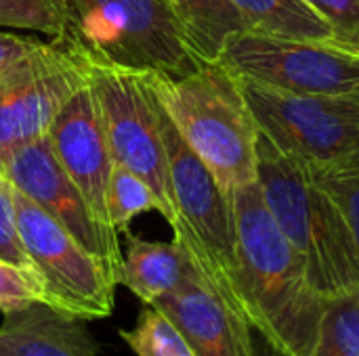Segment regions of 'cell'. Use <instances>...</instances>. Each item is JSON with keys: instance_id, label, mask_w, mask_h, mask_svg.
<instances>
[{"instance_id": "obj_23", "label": "cell", "mask_w": 359, "mask_h": 356, "mask_svg": "<svg viewBox=\"0 0 359 356\" xmlns=\"http://www.w3.org/2000/svg\"><path fill=\"white\" fill-rule=\"evenodd\" d=\"M0 260H6L27 273L38 275L21 239L17 208H15V187L2 172H0Z\"/></svg>"}, {"instance_id": "obj_18", "label": "cell", "mask_w": 359, "mask_h": 356, "mask_svg": "<svg viewBox=\"0 0 359 356\" xmlns=\"http://www.w3.org/2000/svg\"><path fill=\"white\" fill-rule=\"evenodd\" d=\"M309 356H359V287L328 298Z\"/></svg>"}, {"instance_id": "obj_7", "label": "cell", "mask_w": 359, "mask_h": 356, "mask_svg": "<svg viewBox=\"0 0 359 356\" xmlns=\"http://www.w3.org/2000/svg\"><path fill=\"white\" fill-rule=\"evenodd\" d=\"M231 73L294 92L359 97V50L339 40H299L244 29L219 59Z\"/></svg>"}, {"instance_id": "obj_6", "label": "cell", "mask_w": 359, "mask_h": 356, "mask_svg": "<svg viewBox=\"0 0 359 356\" xmlns=\"http://www.w3.org/2000/svg\"><path fill=\"white\" fill-rule=\"evenodd\" d=\"M76 50L97 97L114 162L145 180L158 197L160 214L172 225L175 204L168 178V157L145 71L118 65L101 55L82 50L80 46H76Z\"/></svg>"}, {"instance_id": "obj_13", "label": "cell", "mask_w": 359, "mask_h": 356, "mask_svg": "<svg viewBox=\"0 0 359 356\" xmlns=\"http://www.w3.org/2000/svg\"><path fill=\"white\" fill-rule=\"evenodd\" d=\"M151 306L175 323L196 356H255L252 327L227 306L200 273Z\"/></svg>"}, {"instance_id": "obj_25", "label": "cell", "mask_w": 359, "mask_h": 356, "mask_svg": "<svg viewBox=\"0 0 359 356\" xmlns=\"http://www.w3.org/2000/svg\"><path fill=\"white\" fill-rule=\"evenodd\" d=\"M332 29L339 42L351 44L359 36V0H305Z\"/></svg>"}, {"instance_id": "obj_28", "label": "cell", "mask_w": 359, "mask_h": 356, "mask_svg": "<svg viewBox=\"0 0 359 356\" xmlns=\"http://www.w3.org/2000/svg\"><path fill=\"white\" fill-rule=\"evenodd\" d=\"M351 46H355V48H358V50H359V36H358V38H355V40H353V42H351Z\"/></svg>"}, {"instance_id": "obj_11", "label": "cell", "mask_w": 359, "mask_h": 356, "mask_svg": "<svg viewBox=\"0 0 359 356\" xmlns=\"http://www.w3.org/2000/svg\"><path fill=\"white\" fill-rule=\"evenodd\" d=\"M0 172L17 191L53 216L86 252L105 262L120 285L124 264L120 233L97 218L80 189L57 162L46 136L2 157Z\"/></svg>"}, {"instance_id": "obj_4", "label": "cell", "mask_w": 359, "mask_h": 356, "mask_svg": "<svg viewBox=\"0 0 359 356\" xmlns=\"http://www.w3.org/2000/svg\"><path fill=\"white\" fill-rule=\"evenodd\" d=\"M154 105L168 157V178L175 204V222L170 227L175 241L185 248L202 279L246 321L236 279L238 262L231 195L221 189L208 166L183 141L156 97Z\"/></svg>"}, {"instance_id": "obj_14", "label": "cell", "mask_w": 359, "mask_h": 356, "mask_svg": "<svg viewBox=\"0 0 359 356\" xmlns=\"http://www.w3.org/2000/svg\"><path fill=\"white\" fill-rule=\"evenodd\" d=\"M0 356H101V353L84 319L34 302L4 315Z\"/></svg>"}, {"instance_id": "obj_27", "label": "cell", "mask_w": 359, "mask_h": 356, "mask_svg": "<svg viewBox=\"0 0 359 356\" xmlns=\"http://www.w3.org/2000/svg\"><path fill=\"white\" fill-rule=\"evenodd\" d=\"M252 344H255V356H290L255 329H252Z\"/></svg>"}, {"instance_id": "obj_12", "label": "cell", "mask_w": 359, "mask_h": 356, "mask_svg": "<svg viewBox=\"0 0 359 356\" xmlns=\"http://www.w3.org/2000/svg\"><path fill=\"white\" fill-rule=\"evenodd\" d=\"M46 138L57 162L80 189L90 210L101 222L111 227L107 216V187L116 162L88 78L61 107Z\"/></svg>"}, {"instance_id": "obj_3", "label": "cell", "mask_w": 359, "mask_h": 356, "mask_svg": "<svg viewBox=\"0 0 359 356\" xmlns=\"http://www.w3.org/2000/svg\"><path fill=\"white\" fill-rule=\"evenodd\" d=\"M257 183L273 220L303 256L313 287L324 298L358 290V250L334 199L316 180L307 162L284 153L261 130Z\"/></svg>"}, {"instance_id": "obj_17", "label": "cell", "mask_w": 359, "mask_h": 356, "mask_svg": "<svg viewBox=\"0 0 359 356\" xmlns=\"http://www.w3.org/2000/svg\"><path fill=\"white\" fill-rule=\"evenodd\" d=\"M248 29L299 40H337L334 29L305 0H231Z\"/></svg>"}, {"instance_id": "obj_2", "label": "cell", "mask_w": 359, "mask_h": 356, "mask_svg": "<svg viewBox=\"0 0 359 356\" xmlns=\"http://www.w3.org/2000/svg\"><path fill=\"white\" fill-rule=\"evenodd\" d=\"M154 97L227 193L257 183L259 126L238 78L221 61L185 76L143 69Z\"/></svg>"}, {"instance_id": "obj_5", "label": "cell", "mask_w": 359, "mask_h": 356, "mask_svg": "<svg viewBox=\"0 0 359 356\" xmlns=\"http://www.w3.org/2000/svg\"><path fill=\"white\" fill-rule=\"evenodd\" d=\"M67 31L82 50L118 65L185 76L204 61L196 57L164 0H65Z\"/></svg>"}, {"instance_id": "obj_15", "label": "cell", "mask_w": 359, "mask_h": 356, "mask_svg": "<svg viewBox=\"0 0 359 356\" xmlns=\"http://www.w3.org/2000/svg\"><path fill=\"white\" fill-rule=\"evenodd\" d=\"M124 239L126 250L120 285L128 287L143 304H151L170 294L198 273L185 248L175 239L170 243L145 241L130 231L124 233Z\"/></svg>"}, {"instance_id": "obj_22", "label": "cell", "mask_w": 359, "mask_h": 356, "mask_svg": "<svg viewBox=\"0 0 359 356\" xmlns=\"http://www.w3.org/2000/svg\"><path fill=\"white\" fill-rule=\"evenodd\" d=\"M0 27L32 29L57 38L67 31L65 0H0Z\"/></svg>"}, {"instance_id": "obj_8", "label": "cell", "mask_w": 359, "mask_h": 356, "mask_svg": "<svg viewBox=\"0 0 359 356\" xmlns=\"http://www.w3.org/2000/svg\"><path fill=\"white\" fill-rule=\"evenodd\" d=\"M15 208L21 239L44 283V302L84 321L109 317L118 281L107 264L17 189Z\"/></svg>"}, {"instance_id": "obj_26", "label": "cell", "mask_w": 359, "mask_h": 356, "mask_svg": "<svg viewBox=\"0 0 359 356\" xmlns=\"http://www.w3.org/2000/svg\"><path fill=\"white\" fill-rule=\"evenodd\" d=\"M38 42L40 40L36 38H23L8 31H0V71L8 67L13 61H17L19 57H23L25 52H29Z\"/></svg>"}, {"instance_id": "obj_1", "label": "cell", "mask_w": 359, "mask_h": 356, "mask_svg": "<svg viewBox=\"0 0 359 356\" xmlns=\"http://www.w3.org/2000/svg\"><path fill=\"white\" fill-rule=\"evenodd\" d=\"M236 225V279L248 325L290 356H309L328 298L265 206L259 183L229 191Z\"/></svg>"}, {"instance_id": "obj_16", "label": "cell", "mask_w": 359, "mask_h": 356, "mask_svg": "<svg viewBox=\"0 0 359 356\" xmlns=\"http://www.w3.org/2000/svg\"><path fill=\"white\" fill-rule=\"evenodd\" d=\"M187 44L202 61H219L231 36L248 29V23L231 0H164Z\"/></svg>"}, {"instance_id": "obj_9", "label": "cell", "mask_w": 359, "mask_h": 356, "mask_svg": "<svg viewBox=\"0 0 359 356\" xmlns=\"http://www.w3.org/2000/svg\"><path fill=\"white\" fill-rule=\"evenodd\" d=\"M236 78L259 130L284 153L324 166L359 149V97L294 94Z\"/></svg>"}, {"instance_id": "obj_10", "label": "cell", "mask_w": 359, "mask_h": 356, "mask_svg": "<svg viewBox=\"0 0 359 356\" xmlns=\"http://www.w3.org/2000/svg\"><path fill=\"white\" fill-rule=\"evenodd\" d=\"M76 46L57 36L0 71V159L46 136L69 97L86 82Z\"/></svg>"}, {"instance_id": "obj_21", "label": "cell", "mask_w": 359, "mask_h": 356, "mask_svg": "<svg viewBox=\"0 0 359 356\" xmlns=\"http://www.w3.org/2000/svg\"><path fill=\"white\" fill-rule=\"evenodd\" d=\"M156 210L160 212L158 197L145 185L143 178L133 174L120 164H114L109 187H107V216L111 227L124 235L130 229L135 216Z\"/></svg>"}, {"instance_id": "obj_20", "label": "cell", "mask_w": 359, "mask_h": 356, "mask_svg": "<svg viewBox=\"0 0 359 356\" xmlns=\"http://www.w3.org/2000/svg\"><path fill=\"white\" fill-rule=\"evenodd\" d=\"M309 168L343 214L359 256V149L330 164Z\"/></svg>"}, {"instance_id": "obj_19", "label": "cell", "mask_w": 359, "mask_h": 356, "mask_svg": "<svg viewBox=\"0 0 359 356\" xmlns=\"http://www.w3.org/2000/svg\"><path fill=\"white\" fill-rule=\"evenodd\" d=\"M120 338L137 356H196L175 323L151 304H143L135 327L122 329Z\"/></svg>"}, {"instance_id": "obj_24", "label": "cell", "mask_w": 359, "mask_h": 356, "mask_svg": "<svg viewBox=\"0 0 359 356\" xmlns=\"http://www.w3.org/2000/svg\"><path fill=\"white\" fill-rule=\"evenodd\" d=\"M34 302H44L42 279L6 260H0V313L6 315Z\"/></svg>"}]
</instances>
